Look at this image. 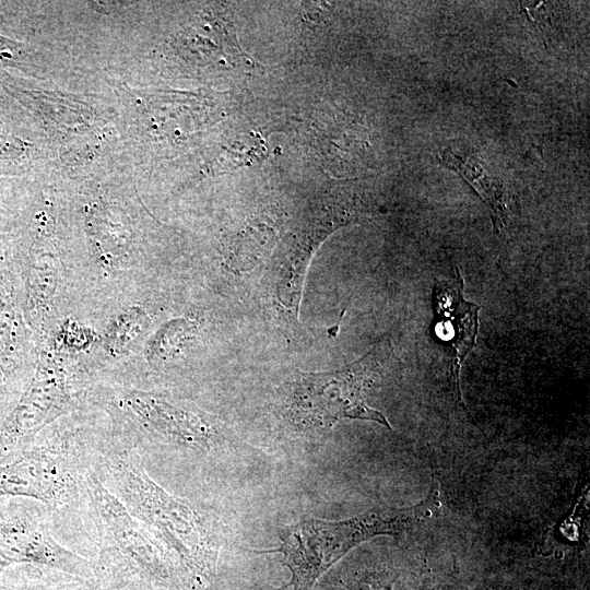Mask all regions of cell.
Masks as SVG:
<instances>
[{
  "label": "cell",
  "mask_w": 590,
  "mask_h": 590,
  "mask_svg": "<svg viewBox=\"0 0 590 590\" xmlns=\"http://www.w3.org/2000/svg\"><path fill=\"white\" fill-rule=\"evenodd\" d=\"M87 457L99 481L178 557L188 574L208 578L213 573L219 546L201 509L160 486L135 451L111 448Z\"/></svg>",
  "instance_id": "6da1fadb"
},
{
  "label": "cell",
  "mask_w": 590,
  "mask_h": 590,
  "mask_svg": "<svg viewBox=\"0 0 590 590\" xmlns=\"http://www.w3.org/2000/svg\"><path fill=\"white\" fill-rule=\"evenodd\" d=\"M439 505L430 494L421 503L403 507L373 508L340 521L306 519L279 531V552L292 579L280 590H311L334 563L363 542L379 535H401L429 520Z\"/></svg>",
  "instance_id": "7a4b0ae2"
},
{
  "label": "cell",
  "mask_w": 590,
  "mask_h": 590,
  "mask_svg": "<svg viewBox=\"0 0 590 590\" xmlns=\"http://www.w3.org/2000/svg\"><path fill=\"white\" fill-rule=\"evenodd\" d=\"M392 349L379 341L362 358L331 373L303 374L292 385L287 414L300 429H326L343 418L377 422L388 429L386 416L370 408L364 393L381 376Z\"/></svg>",
  "instance_id": "3957f363"
},
{
  "label": "cell",
  "mask_w": 590,
  "mask_h": 590,
  "mask_svg": "<svg viewBox=\"0 0 590 590\" xmlns=\"http://www.w3.org/2000/svg\"><path fill=\"white\" fill-rule=\"evenodd\" d=\"M87 465V451L78 442L34 441L0 460V496L30 498L69 518L80 510Z\"/></svg>",
  "instance_id": "277c9868"
},
{
  "label": "cell",
  "mask_w": 590,
  "mask_h": 590,
  "mask_svg": "<svg viewBox=\"0 0 590 590\" xmlns=\"http://www.w3.org/2000/svg\"><path fill=\"white\" fill-rule=\"evenodd\" d=\"M15 566L50 568L91 579L93 565L52 535L47 508L24 498L0 496V574Z\"/></svg>",
  "instance_id": "5b68a950"
},
{
  "label": "cell",
  "mask_w": 590,
  "mask_h": 590,
  "mask_svg": "<svg viewBox=\"0 0 590 590\" xmlns=\"http://www.w3.org/2000/svg\"><path fill=\"white\" fill-rule=\"evenodd\" d=\"M74 396L75 386L66 367L48 358L42 363L0 425V460L34 442L39 432L68 410Z\"/></svg>",
  "instance_id": "8992f818"
},
{
  "label": "cell",
  "mask_w": 590,
  "mask_h": 590,
  "mask_svg": "<svg viewBox=\"0 0 590 590\" xmlns=\"http://www.w3.org/2000/svg\"><path fill=\"white\" fill-rule=\"evenodd\" d=\"M120 409L151 439L193 450H210L220 440L216 423L206 414L177 405L156 394L132 390Z\"/></svg>",
  "instance_id": "52a82bcc"
},
{
  "label": "cell",
  "mask_w": 590,
  "mask_h": 590,
  "mask_svg": "<svg viewBox=\"0 0 590 590\" xmlns=\"http://www.w3.org/2000/svg\"><path fill=\"white\" fill-rule=\"evenodd\" d=\"M463 285L458 269L450 281L435 283L432 293V333L450 353L449 388L455 402L471 417L462 398L460 370L476 340L480 306L464 299Z\"/></svg>",
  "instance_id": "ba28073f"
},
{
  "label": "cell",
  "mask_w": 590,
  "mask_h": 590,
  "mask_svg": "<svg viewBox=\"0 0 590 590\" xmlns=\"http://www.w3.org/2000/svg\"><path fill=\"white\" fill-rule=\"evenodd\" d=\"M440 163L464 178L487 204L496 231L508 219L507 191L503 184L491 176L474 158L458 154L451 149L440 153Z\"/></svg>",
  "instance_id": "9c48e42d"
},
{
  "label": "cell",
  "mask_w": 590,
  "mask_h": 590,
  "mask_svg": "<svg viewBox=\"0 0 590 590\" xmlns=\"http://www.w3.org/2000/svg\"><path fill=\"white\" fill-rule=\"evenodd\" d=\"M144 326V315L132 310L119 318L108 337V345L113 350L122 351L138 339Z\"/></svg>",
  "instance_id": "30bf717a"
}]
</instances>
